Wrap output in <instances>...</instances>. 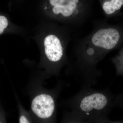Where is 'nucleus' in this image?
<instances>
[{"label":"nucleus","mask_w":123,"mask_h":123,"mask_svg":"<svg viewBox=\"0 0 123 123\" xmlns=\"http://www.w3.org/2000/svg\"><path fill=\"white\" fill-rule=\"evenodd\" d=\"M114 96L108 89H93L83 85L72 102V116L77 123H110L108 118L113 107Z\"/></svg>","instance_id":"f257e3e1"},{"label":"nucleus","mask_w":123,"mask_h":123,"mask_svg":"<svg viewBox=\"0 0 123 123\" xmlns=\"http://www.w3.org/2000/svg\"><path fill=\"white\" fill-rule=\"evenodd\" d=\"M120 38L119 33L115 29H100L92 36L88 46L79 50L81 59L90 70L98 71V62L106 53L116 47Z\"/></svg>","instance_id":"f03ea898"},{"label":"nucleus","mask_w":123,"mask_h":123,"mask_svg":"<svg viewBox=\"0 0 123 123\" xmlns=\"http://www.w3.org/2000/svg\"><path fill=\"white\" fill-rule=\"evenodd\" d=\"M53 14L64 18H77L83 13L80 0H49Z\"/></svg>","instance_id":"7ed1b4c3"},{"label":"nucleus","mask_w":123,"mask_h":123,"mask_svg":"<svg viewBox=\"0 0 123 123\" xmlns=\"http://www.w3.org/2000/svg\"><path fill=\"white\" fill-rule=\"evenodd\" d=\"M31 109L35 114L42 119H47L52 116L55 108L53 97L49 95H37L31 103Z\"/></svg>","instance_id":"20e7f679"},{"label":"nucleus","mask_w":123,"mask_h":123,"mask_svg":"<svg viewBox=\"0 0 123 123\" xmlns=\"http://www.w3.org/2000/svg\"><path fill=\"white\" fill-rule=\"evenodd\" d=\"M44 51L48 59L53 63L61 60L64 55V49L61 41L53 34L47 36L44 41Z\"/></svg>","instance_id":"39448f33"},{"label":"nucleus","mask_w":123,"mask_h":123,"mask_svg":"<svg viewBox=\"0 0 123 123\" xmlns=\"http://www.w3.org/2000/svg\"><path fill=\"white\" fill-rule=\"evenodd\" d=\"M123 5V0H111L104 2L102 8L105 13L110 15L119 10Z\"/></svg>","instance_id":"423d86ee"},{"label":"nucleus","mask_w":123,"mask_h":123,"mask_svg":"<svg viewBox=\"0 0 123 123\" xmlns=\"http://www.w3.org/2000/svg\"><path fill=\"white\" fill-rule=\"evenodd\" d=\"M117 76H123V50L113 60Z\"/></svg>","instance_id":"0eeeda50"},{"label":"nucleus","mask_w":123,"mask_h":123,"mask_svg":"<svg viewBox=\"0 0 123 123\" xmlns=\"http://www.w3.org/2000/svg\"><path fill=\"white\" fill-rule=\"evenodd\" d=\"M10 27L8 18L5 14L0 12V36L8 32Z\"/></svg>","instance_id":"6e6552de"},{"label":"nucleus","mask_w":123,"mask_h":123,"mask_svg":"<svg viewBox=\"0 0 123 123\" xmlns=\"http://www.w3.org/2000/svg\"><path fill=\"white\" fill-rule=\"evenodd\" d=\"M113 107H117L123 110V92L115 96L113 102Z\"/></svg>","instance_id":"1a4fd4ad"},{"label":"nucleus","mask_w":123,"mask_h":123,"mask_svg":"<svg viewBox=\"0 0 123 123\" xmlns=\"http://www.w3.org/2000/svg\"><path fill=\"white\" fill-rule=\"evenodd\" d=\"M19 123H30V122L25 117L22 115L20 117V119H19Z\"/></svg>","instance_id":"9d476101"}]
</instances>
